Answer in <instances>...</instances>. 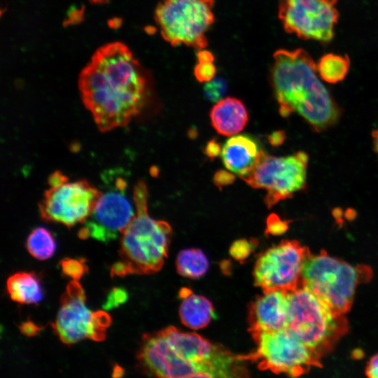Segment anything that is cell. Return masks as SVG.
<instances>
[{
    "label": "cell",
    "mask_w": 378,
    "mask_h": 378,
    "mask_svg": "<svg viewBox=\"0 0 378 378\" xmlns=\"http://www.w3.org/2000/svg\"><path fill=\"white\" fill-rule=\"evenodd\" d=\"M251 335L257 347L241 357L256 363L261 370L296 377L307 373L312 367L322 366L321 358L288 327Z\"/></svg>",
    "instance_id": "cell-6"
},
{
    "label": "cell",
    "mask_w": 378,
    "mask_h": 378,
    "mask_svg": "<svg viewBox=\"0 0 378 378\" xmlns=\"http://www.w3.org/2000/svg\"><path fill=\"white\" fill-rule=\"evenodd\" d=\"M248 322L251 334L270 332L288 327V291H263L248 304Z\"/></svg>",
    "instance_id": "cell-16"
},
{
    "label": "cell",
    "mask_w": 378,
    "mask_h": 378,
    "mask_svg": "<svg viewBox=\"0 0 378 378\" xmlns=\"http://www.w3.org/2000/svg\"><path fill=\"white\" fill-rule=\"evenodd\" d=\"M211 125L223 136H232L244 130L248 113L244 103L235 97L219 100L210 111Z\"/></svg>",
    "instance_id": "cell-18"
},
{
    "label": "cell",
    "mask_w": 378,
    "mask_h": 378,
    "mask_svg": "<svg viewBox=\"0 0 378 378\" xmlns=\"http://www.w3.org/2000/svg\"><path fill=\"white\" fill-rule=\"evenodd\" d=\"M273 57L270 80L280 115L287 117L295 112L318 132L333 125L340 110L309 52L302 48L279 49Z\"/></svg>",
    "instance_id": "cell-2"
},
{
    "label": "cell",
    "mask_w": 378,
    "mask_h": 378,
    "mask_svg": "<svg viewBox=\"0 0 378 378\" xmlns=\"http://www.w3.org/2000/svg\"><path fill=\"white\" fill-rule=\"evenodd\" d=\"M204 153L210 159H214L221 153L220 147L215 139L209 141L204 148Z\"/></svg>",
    "instance_id": "cell-33"
},
{
    "label": "cell",
    "mask_w": 378,
    "mask_h": 378,
    "mask_svg": "<svg viewBox=\"0 0 378 378\" xmlns=\"http://www.w3.org/2000/svg\"><path fill=\"white\" fill-rule=\"evenodd\" d=\"M92 3L103 4L107 2L108 0H89Z\"/></svg>",
    "instance_id": "cell-41"
},
{
    "label": "cell",
    "mask_w": 378,
    "mask_h": 378,
    "mask_svg": "<svg viewBox=\"0 0 378 378\" xmlns=\"http://www.w3.org/2000/svg\"><path fill=\"white\" fill-rule=\"evenodd\" d=\"M288 222L281 220L275 214H270L267 220V227L265 234L272 235H279L284 233L288 229Z\"/></svg>",
    "instance_id": "cell-29"
},
{
    "label": "cell",
    "mask_w": 378,
    "mask_h": 378,
    "mask_svg": "<svg viewBox=\"0 0 378 378\" xmlns=\"http://www.w3.org/2000/svg\"><path fill=\"white\" fill-rule=\"evenodd\" d=\"M374 148L376 153L378 154V127L373 131L372 134Z\"/></svg>",
    "instance_id": "cell-38"
},
{
    "label": "cell",
    "mask_w": 378,
    "mask_h": 378,
    "mask_svg": "<svg viewBox=\"0 0 378 378\" xmlns=\"http://www.w3.org/2000/svg\"><path fill=\"white\" fill-rule=\"evenodd\" d=\"M26 248L34 258L44 260L52 256L56 250V243L49 230L38 227L28 235Z\"/></svg>",
    "instance_id": "cell-23"
},
{
    "label": "cell",
    "mask_w": 378,
    "mask_h": 378,
    "mask_svg": "<svg viewBox=\"0 0 378 378\" xmlns=\"http://www.w3.org/2000/svg\"><path fill=\"white\" fill-rule=\"evenodd\" d=\"M174 352L181 359L196 366L201 377H242L248 376L240 355H234L220 344L202 336L181 331L174 326L160 330Z\"/></svg>",
    "instance_id": "cell-9"
},
{
    "label": "cell",
    "mask_w": 378,
    "mask_h": 378,
    "mask_svg": "<svg viewBox=\"0 0 378 378\" xmlns=\"http://www.w3.org/2000/svg\"><path fill=\"white\" fill-rule=\"evenodd\" d=\"M19 329L22 334L27 337H33L37 335L42 328L36 326L34 322L28 321L22 323Z\"/></svg>",
    "instance_id": "cell-31"
},
{
    "label": "cell",
    "mask_w": 378,
    "mask_h": 378,
    "mask_svg": "<svg viewBox=\"0 0 378 378\" xmlns=\"http://www.w3.org/2000/svg\"><path fill=\"white\" fill-rule=\"evenodd\" d=\"M122 19L119 18H113L108 20V24L112 29H118L122 24Z\"/></svg>",
    "instance_id": "cell-37"
},
{
    "label": "cell",
    "mask_w": 378,
    "mask_h": 378,
    "mask_svg": "<svg viewBox=\"0 0 378 378\" xmlns=\"http://www.w3.org/2000/svg\"><path fill=\"white\" fill-rule=\"evenodd\" d=\"M83 9H72L69 11L66 23L67 24H76L83 20Z\"/></svg>",
    "instance_id": "cell-34"
},
{
    "label": "cell",
    "mask_w": 378,
    "mask_h": 378,
    "mask_svg": "<svg viewBox=\"0 0 378 378\" xmlns=\"http://www.w3.org/2000/svg\"><path fill=\"white\" fill-rule=\"evenodd\" d=\"M146 31L151 34L155 31V29L153 27H147L146 28Z\"/></svg>",
    "instance_id": "cell-40"
},
{
    "label": "cell",
    "mask_w": 378,
    "mask_h": 378,
    "mask_svg": "<svg viewBox=\"0 0 378 378\" xmlns=\"http://www.w3.org/2000/svg\"><path fill=\"white\" fill-rule=\"evenodd\" d=\"M6 289L10 299L20 304H37L44 296L40 278L34 272L13 274L6 281Z\"/></svg>",
    "instance_id": "cell-20"
},
{
    "label": "cell",
    "mask_w": 378,
    "mask_h": 378,
    "mask_svg": "<svg viewBox=\"0 0 378 378\" xmlns=\"http://www.w3.org/2000/svg\"><path fill=\"white\" fill-rule=\"evenodd\" d=\"M226 90L225 82L220 78H214L210 81L206 82L204 88L206 97L211 102H218L222 99Z\"/></svg>",
    "instance_id": "cell-25"
},
{
    "label": "cell",
    "mask_w": 378,
    "mask_h": 378,
    "mask_svg": "<svg viewBox=\"0 0 378 378\" xmlns=\"http://www.w3.org/2000/svg\"><path fill=\"white\" fill-rule=\"evenodd\" d=\"M122 374H123V370L119 366H115L114 370H113V377H120V376L122 375Z\"/></svg>",
    "instance_id": "cell-39"
},
{
    "label": "cell",
    "mask_w": 378,
    "mask_h": 378,
    "mask_svg": "<svg viewBox=\"0 0 378 378\" xmlns=\"http://www.w3.org/2000/svg\"><path fill=\"white\" fill-rule=\"evenodd\" d=\"M308 155L303 151L285 157L264 153L254 169L242 179L251 187L264 189L268 208L293 197L306 185Z\"/></svg>",
    "instance_id": "cell-12"
},
{
    "label": "cell",
    "mask_w": 378,
    "mask_h": 378,
    "mask_svg": "<svg viewBox=\"0 0 378 378\" xmlns=\"http://www.w3.org/2000/svg\"><path fill=\"white\" fill-rule=\"evenodd\" d=\"M285 138V134L283 132L278 131L273 132L269 136V141L272 146H278L281 144Z\"/></svg>",
    "instance_id": "cell-35"
},
{
    "label": "cell",
    "mask_w": 378,
    "mask_h": 378,
    "mask_svg": "<svg viewBox=\"0 0 378 378\" xmlns=\"http://www.w3.org/2000/svg\"><path fill=\"white\" fill-rule=\"evenodd\" d=\"M85 262L83 258H66L60 261L59 266L65 276L78 281L88 270Z\"/></svg>",
    "instance_id": "cell-24"
},
{
    "label": "cell",
    "mask_w": 378,
    "mask_h": 378,
    "mask_svg": "<svg viewBox=\"0 0 378 378\" xmlns=\"http://www.w3.org/2000/svg\"><path fill=\"white\" fill-rule=\"evenodd\" d=\"M370 269L354 267L322 250L307 255L302 271L301 285L335 312L345 314L352 305L358 285L371 277Z\"/></svg>",
    "instance_id": "cell-5"
},
{
    "label": "cell",
    "mask_w": 378,
    "mask_h": 378,
    "mask_svg": "<svg viewBox=\"0 0 378 378\" xmlns=\"http://www.w3.org/2000/svg\"><path fill=\"white\" fill-rule=\"evenodd\" d=\"M137 363L146 374L158 377H201L199 369L179 358L159 330L144 334L138 351Z\"/></svg>",
    "instance_id": "cell-15"
},
{
    "label": "cell",
    "mask_w": 378,
    "mask_h": 378,
    "mask_svg": "<svg viewBox=\"0 0 378 378\" xmlns=\"http://www.w3.org/2000/svg\"><path fill=\"white\" fill-rule=\"evenodd\" d=\"M182 299L178 313L181 323L186 327L194 330L204 328L215 316L213 304L204 296L191 292Z\"/></svg>",
    "instance_id": "cell-19"
},
{
    "label": "cell",
    "mask_w": 378,
    "mask_h": 378,
    "mask_svg": "<svg viewBox=\"0 0 378 378\" xmlns=\"http://www.w3.org/2000/svg\"><path fill=\"white\" fill-rule=\"evenodd\" d=\"M128 298V294L123 288H113L106 297L103 304L105 310H109L125 303Z\"/></svg>",
    "instance_id": "cell-28"
},
{
    "label": "cell",
    "mask_w": 378,
    "mask_h": 378,
    "mask_svg": "<svg viewBox=\"0 0 378 378\" xmlns=\"http://www.w3.org/2000/svg\"><path fill=\"white\" fill-rule=\"evenodd\" d=\"M288 327L318 358L330 352L347 332L344 314L335 312L303 286L288 291Z\"/></svg>",
    "instance_id": "cell-4"
},
{
    "label": "cell",
    "mask_w": 378,
    "mask_h": 378,
    "mask_svg": "<svg viewBox=\"0 0 378 378\" xmlns=\"http://www.w3.org/2000/svg\"><path fill=\"white\" fill-rule=\"evenodd\" d=\"M350 67L347 55L328 53L322 56L316 68L320 78L330 83H337L344 79Z\"/></svg>",
    "instance_id": "cell-22"
},
{
    "label": "cell",
    "mask_w": 378,
    "mask_h": 378,
    "mask_svg": "<svg viewBox=\"0 0 378 378\" xmlns=\"http://www.w3.org/2000/svg\"><path fill=\"white\" fill-rule=\"evenodd\" d=\"M85 295L78 281L72 280L60 298V306L54 322V333L67 345L85 339L97 342L105 340L106 328L111 323L104 311L92 312L86 305Z\"/></svg>",
    "instance_id": "cell-11"
},
{
    "label": "cell",
    "mask_w": 378,
    "mask_h": 378,
    "mask_svg": "<svg viewBox=\"0 0 378 378\" xmlns=\"http://www.w3.org/2000/svg\"><path fill=\"white\" fill-rule=\"evenodd\" d=\"M197 62H214V55L206 50L202 49L197 53Z\"/></svg>",
    "instance_id": "cell-36"
},
{
    "label": "cell",
    "mask_w": 378,
    "mask_h": 378,
    "mask_svg": "<svg viewBox=\"0 0 378 378\" xmlns=\"http://www.w3.org/2000/svg\"><path fill=\"white\" fill-rule=\"evenodd\" d=\"M101 179L104 188L78 237L107 243L121 235L134 217L136 209L127 191V181L118 169L104 172Z\"/></svg>",
    "instance_id": "cell-7"
},
{
    "label": "cell",
    "mask_w": 378,
    "mask_h": 378,
    "mask_svg": "<svg viewBox=\"0 0 378 378\" xmlns=\"http://www.w3.org/2000/svg\"><path fill=\"white\" fill-rule=\"evenodd\" d=\"M252 250V242L245 239H241L232 244L230 247V254L236 260L241 262L245 260L251 255Z\"/></svg>",
    "instance_id": "cell-26"
},
{
    "label": "cell",
    "mask_w": 378,
    "mask_h": 378,
    "mask_svg": "<svg viewBox=\"0 0 378 378\" xmlns=\"http://www.w3.org/2000/svg\"><path fill=\"white\" fill-rule=\"evenodd\" d=\"M265 153L253 137L244 134L229 138L220 154L225 167L242 178L254 169Z\"/></svg>",
    "instance_id": "cell-17"
},
{
    "label": "cell",
    "mask_w": 378,
    "mask_h": 378,
    "mask_svg": "<svg viewBox=\"0 0 378 378\" xmlns=\"http://www.w3.org/2000/svg\"><path fill=\"white\" fill-rule=\"evenodd\" d=\"M216 69L214 62H197L194 69L196 79L201 83L212 80L216 75Z\"/></svg>",
    "instance_id": "cell-27"
},
{
    "label": "cell",
    "mask_w": 378,
    "mask_h": 378,
    "mask_svg": "<svg viewBox=\"0 0 378 378\" xmlns=\"http://www.w3.org/2000/svg\"><path fill=\"white\" fill-rule=\"evenodd\" d=\"M214 0H162L155 20L162 38L172 46L204 49L206 33L214 22Z\"/></svg>",
    "instance_id": "cell-8"
},
{
    "label": "cell",
    "mask_w": 378,
    "mask_h": 378,
    "mask_svg": "<svg viewBox=\"0 0 378 378\" xmlns=\"http://www.w3.org/2000/svg\"><path fill=\"white\" fill-rule=\"evenodd\" d=\"M176 267L181 276L197 279L206 273L209 262L202 250L187 248L178 253L176 260Z\"/></svg>",
    "instance_id": "cell-21"
},
{
    "label": "cell",
    "mask_w": 378,
    "mask_h": 378,
    "mask_svg": "<svg viewBox=\"0 0 378 378\" xmlns=\"http://www.w3.org/2000/svg\"><path fill=\"white\" fill-rule=\"evenodd\" d=\"M365 374L370 378H378V354L373 356L368 362Z\"/></svg>",
    "instance_id": "cell-32"
},
{
    "label": "cell",
    "mask_w": 378,
    "mask_h": 378,
    "mask_svg": "<svg viewBox=\"0 0 378 378\" xmlns=\"http://www.w3.org/2000/svg\"><path fill=\"white\" fill-rule=\"evenodd\" d=\"M310 253L296 240H283L262 253L254 265V285L262 291H290L302 283V271Z\"/></svg>",
    "instance_id": "cell-13"
},
{
    "label": "cell",
    "mask_w": 378,
    "mask_h": 378,
    "mask_svg": "<svg viewBox=\"0 0 378 378\" xmlns=\"http://www.w3.org/2000/svg\"><path fill=\"white\" fill-rule=\"evenodd\" d=\"M49 188L38 204L41 218L68 227L84 223L92 213L100 190L85 179L69 181L60 171L50 174Z\"/></svg>",
    "instance_id": "cell-10"
},
{
    "label": "cell",
    "mask_w": 378,
    "mask_h": 378,
    "mask_svg": "<svg viewBox=\"0 0 378 378\" xmlns=\"http://www.w3.org/2000/svg\"><path fill=\"white\" fill-rule=\"evenodd\" d=\"M148 193L145 182L136 183L133 190L136 214L120 235L119 260L111 268V277L155 273L167 257L172 230L167 222L149 216Z\"/></svg>",
    "instance_id": "cell-3"
},
{
    "label": "cell",
    "mask_w": 378,
    "mask_h": 378,
    "mask_svg": "<svg viewBox=\"0 0 378 378\" xmlns=\"http://www.w3.org/2000/svg\"><path fill=\"white\" fill-rule=\"evenodd\" d=\"M234 179L233 174L225 170L218 171L213 177L214 183L219 188L232 183Z\"/></svg>",
    "instance_id": "cell-30"
},
{
    "label": "cell",
    "mask_w": 378,
    "mask_h": 378,
    "mask_svg": "<svg viewBox=\"0 0 378 378\" xmlns=\"http://www.w3.org/2000/svg\"><path fill=\"white\" fill-rule=\"evenodd\" d=\"M338 0H280L278 17L285 31L304 40L330 42L339 19Z\"/></svg>",
    "instance_id": "cell-14"
},
{
    "label": "cell",
    "mask_w": 378,
    "mask_h": 378,
    "mask_svg": "<svg viewBox=\"0 0 378 378\" xmlns=\"http://www.w3.org/2000/svg\"><path fill=\"white\" fill-rule=\"evenodd\" d=\"M82 101L101 132L127 125L140 113L148 80L129 48L113 42L98 48L78 77Z\"/></svg>",
    "instance_id": "cell-1"
}]
</instances>
